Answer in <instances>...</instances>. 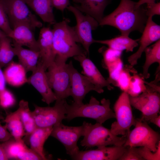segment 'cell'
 I'll return each instance as SVG.
<instances>
[{"mask_svg": "<svg viewBox=\"0 0 160 160\" xmlns=\"http://www.w3.org/2000/svg\"><path fill=\"white\" fill-rule=\"evenodd\" d=\"M66 101L65 99L56 100L53 107L35 105V109L32 113L37 127H50L62 123L66 118Z\"/></svg>", "mask_w": 160, "mask_h": 160, "instance_id": "8fae6325", "label": "cell"}, {"mask_svg": "<svg viewBox=\"0 0 160 160\" xmlns=\"http://www.w3.org/2000/svg\"><path fill=\"white\" fill-rule=\"evenodd\" d=\"M12 41L3 32L0 38V65L1 67L7 66L16 56L14 47L11 44Z\"/></svg>", "mask_w": 160, "mask_h": 160, "instance_id": "f1b7e54d", "label": "cell"}, {"mask_svg": "<svg viewBox=\"0 0 160 160\" xmlns=\"http://www.w3.org/2000/svg\"><path fill=\"white\" fill-rule=\"evenodd\" d=\"M148 19L146 8L131 0H121L112 13L102 18L99 25H110L118 29L121 35L128 36L134 31L142 33Z\"/></svg>", "mask_w": 160, "mask_h": 160, "instance_id": "6da1fadb", "label": "cell"}, {"mask_svg": "<svg viewBox=\"0 0 160 160\" xmlns=\"http://www.w3.org/2000/svg\"><path fill=\"white\" fill-rule=\"evenodd\" d=\"M52 127H37L27 139L30 148L39 155L43 160L47 159L44 146L45 141L50 136Z\"/></svg>", "mask_w": 160, "mask_h": 160, "instance_id": "44dd1931", "label": "cell"}, {"mask_svg": "<svg viewBox=\"0 0 160 160\" xmlns=\"http://www.w3.org/2000/svg\"><path fill=\"white\" fill-rule=\"evenodd\" d=\"M67 66L71 84V95L73 100V103L79 105L83 104V100L86 95L91 91L98 93L103 91L92 84L84 76L79 73L74 67L70 61Z\"/></svg>", "mask_w": 160, "mask_h": 160, "instance_id": "4fadbf2b", "label": "cell"}, {"mask_svg": "<svg viewBox=\"0 0 160 160\" xmlns=\"http://www.w3.org/2000/svg\"><path fill=\"white\" fill-rule=\"evenodd\" d=\"M159 78L156 77L154 80L145 82L146 89L136 97L129 96L131 106L142 112L139 119L148 122L153 118L158 116L160 108Z\"/></svg>", "mask_w": 160, "mask_h": 160, "instance_id": "277c9868", "label": "cell"}, {"mask_svg": "<svg viewBox=\"0 0 160 160\" xmlns=\"http://www.w3.org/2000/svg\"><path fill=\"white\" fill-rule=\"evenodd\" d=\"M42 63L39 60L36 69L28 78L27 83L31 85L40 94L42 100L49 105L56 98L49 84Z\"/></svg>", "mask_w": 160, "mask_h": 160, "instance_id": "5bb4252c", "label": "cell"}, {"mask_svg": "<svg viewBox=\"0 0 160 160\" xmlns=\"http://www.w3.org/2000/svg\"><path fill=\"white\" fill-rule=\"evenodd\" d=\"M134 128L126 135L125 146L145 147L153 152L157 149L160 141V135L148 124L147 122L136 119Z\"/></svg>", "mask_w": 160, "mask_h": 160, "instance_id": "9c48e42d", "label": "cell"}, {"mask_svg": "<svg viewBox=\"0 0 160 160\" xmlns=\"http://www.w3.org/2000/svg\"><path fill=\"white\" fill-rule=\"evenodd\" d=\"M21 119L25 130L24 139H27L29 135L37 127L32 111L29 108L28 101L23 100H20L19 107Z\"/></svg>", "mask_w": 160, "mask_h": 160, "instance_id": "83f0119b", "label": "cell"}, {"mask_svg": "<svg viewBox=\"0 0 160 160\" xmlns=\"http://www.w3.org/2000/svg\"><path fill=\"white\" fill-rule=\"evenodd\" d=\"M13 46L19 63L24 67L27 72L33 71L36 68L40 58L39 51L24 48L14 43Z\"/></svg>", "mask_w": 160, "mask_h": 160, "instance_id": "603a6c76", "label": "cell"}, {"mask_svg": "<svg viewBox=\"0 0 160 160\" xmlns=\"http://www.w3.org/2000/svg\"><path fill=\"white\" fill-rule=\"evenodd\" d=\"M145 81L137 71L131 75L128 88L127 92L129 96L136 97L145 91L146 86Z\"/></svg>", "mask_w": 160, "mask_h": 160, "instance_id": "f546056e", "label": "cell"}, {"mask_svg": "<svg viewBox=\"0 0 160 160\" xmlns=\"http://www.w3.org/2000/svg\"><path fill=\"white\" fill-rule=\"evenodd\" d=\"M10 25L13 28L20 24L27 25L33 30L42 23L29 9L24 0H1Z\"/></svg>", "mask_w": 160, "mask_h": 160, "instance_id": "ba28073f", "label": "cell"}, {"mask_svg": "<svg viewBox=\"0 0 160 160\" xmlns=\"http://www.w3.org/2000/svg\"><path fill=\"white\" fill-rule=\"evenodd\" d=\"M69 20L64 18L61 22L53 25V44L55 57L67 59L87 53L79 43L74 27L69 25Z\"/></svg>", "mask_w": 160, "mask_h": 160, "instance_id": "7a4b0ae2", "label": "cell"}, {"mask_svg": "<svg viewBox=\"0 0 160 160\" xmlns=\"http://www.w3.org/2000/svg\"><path fill=\"white\" fill-rule=\"evenodd\" d=\"M34 30L27 25L18 24L13 28L12 31L8 36L13 43L22 46H25L30 49L39 51Z\"/></svg>", "mask_w": 160, "mask_h": 160, "instance_id": "d6986e66", "label": "cell"}, {"mask_svg": "<svg viewBox=\"0 0 160 160\" xmlns=\"http://www.w3.org/2000/svg\"><path fill=\"white\" fill-rule=\"evenodd\" d=\"M74 6L83 13L89 15L98 22L104 17L106 7L110 3L109 0H73Z\"/></svg>", "mask_w": 160, "mask_h": 160, "instance_id": "ffe728a7", "label": "cell"}, {"mask_svg": "<svg viewBox=\"0 0 160 160\" xmlns=\"http://www.w3.org/2000/svg\"><path fill=\"white\" fill-rule=\"evenodd\" d=\"M156 0H139L137 2V5L139 7L145 4H151L155 2Z\"/></svg>", "mask_w": 160, "mask_h": 160, "instance_id": "ee69618b", "label": "cell"}, {"mask_svg": "<svg viewBox=\"0 0 160 160\" xmlns=\"http://www.w3.org/2000/svg\"><path fill=\"white\" fill-rule=\"evenodd\" d=\"M84 138L81 141L82 146L92 148L106 146L109 145H123L127 140L126 135L119 137L113 134L110 129L98 123L92 124L84 121Z\"/></svg>", "mask_w": 160, "mask_h": 160, "instance_id": "5b68a950", "label": "cell"}, {"mask_svg": "<svg viewBox=\"0 0 160 160\" xmlns=\"http://www.w3.org/2000/svg\"><path fill=\"white\" fill-rule=\"evenodd\" d=\"M126 150L119 160H144L138 153L137 147L127 146Z\"/></svg>", "mask_w": 160, "mask_h": 160, "instance_id": "d590c367", "label": "cell"}, {"mask_svg": "<svg viewBox=\"0 0 160 160\" xmlns=\"http://www.w3.org/2000/svg\"><path fill=\"white\" fill-rule=\"evenodd\" d=\"M126 146L113 145L97 147L94 150L79 151L71 158L75 160H119L126 150Z\"/></svg>", "mask_w": 160, "mask_h": 160, "instance_id": "2e32d148", "label": "cell"}, {"mask_svg": "<svg viewBox=\"0 0 160 160\" xmlns=\"http://www.w3.org/2000/svg\"><path fill=\"white\" fill-rule=\"evenodd\" d=\"M3 118L0 114V142H3L8 140L13 137L10 133L8 131L5 125L1 124V120Z\"/></svg>", "mask_w": 160, "mask_h": 160, "instance_id": "f35d334b", "label": "cell"}, {"mask_svg": "<svg viewBox=\"0 0 160 160\" xmlns=\"http://www.w3.org/2000/svg\"><path fill=\"white\" fill-rule=\"evenodd\" d=\"M16 99L13 93L6 88L0 91V106L4 109H8L15 104Z\"/></svg>", "mask_w": 160, "mask_h": 160, "instance_id": "d6a6232c", "label": "cell"}, {"mask_svg": "<svg viewBox=\"0 0 160 160\" xmlns=\"http://www.w3.org/2000/svg\"><path fill=\"white\" fill-rule=\"evenodd\" d=\"M116 121L111 126L110 130L115 135H126L132 126H135L136 119L133 116L129 95L123 92L113 106Z\"/></svg>", "mask_w": 160, "mask_h": 160, "instance_id": "52a82bcc", "label": "cell"}, {"mask_svg": "<svg viewBox=\"0 0 160 160\" xmlns=\"http://www.w3.org/2000/svg\"><path fill=\"white\" fill-rule=\"evenodd\" d=\"M87 55H79L73 57L78 61L82 67L81 73L92 84L100 90L103 91L105 87L109 90L113 89L111 84L103 76L96 65Z\"/></svg>", "mask_w": 160, "mask_h": 160, "instance_id": "e0dca14e", "label": "cell"}, {"mask_svg": "<svg viewBox=\"0 0 160 160\" xmlns=\"http://www.w3.org/2000/svg\"><path fill=\"white\" fill-rule=\"evenodd\" d=\"M139 39L135 40L129 36L121 35L109 39L95 40V43L106 45L110 48L122 52H132L138 45Z\"/></svg>", "mask_w": 160, "mask_h": 160, "instance_id": "484cf974", "label": "cell"}, {"mask_svg": "<svg viewBox=\"0 0 160 160\" xmlns=\"http://www.w3.org/2000/svg\"><path fill=\"white\" fill-rule=\"evenodd\" d=\"M20 160H43L42 158L36 152L27 147L20 152L16 159Z\"/></svg>", "mask_w": 160, "mask_h": 160, "instance_id": "8d00e7d4", "label": "cell"}, {"mask_svg": "<svg viewBox=\"0 0 160 160\" xmlns=\"http://www.w3.org/2000/svg\"><path fill=\"white\" fill-rule=\"evenodd\" d=\"M109 99L103 98L100 103L92 96L88 103L77 105L73 103L69 105L66 101V110L65 119L70 121L75 118L83 117L95 119L97 123L102 124L108 119L116 118L114 112L110 108Z\"/></svg>", "mask_w": 160, "mask_h": 160, "instance_id": "3957f363", "label": "cell"}, {"mask_svg": "<svg viewBox=\"0 0 160 160\" xmlns=\"http://www.w3.org/2000/svg\"><path fill=\"white\" fill-rule=\"evenodd\" d=\"M152 18L148 17L142 35L139 39L138 49L127 58L128 62L131 65H136L145 49L151 44L160 39V26L153 20Z\"/></svg>", "mask_w": 160, "mask_h": 160, "instance_id": "9a60e30c", "label": "cell"}, {"mask_svg": "<svg viewBox=\"0 0 160 160\" xmlns=\"http://www.w3.org/2000/svg\"><path fill=\"white\" fill-rule=\"evenodd\" d=\"M37 41L40 53L39 60L46 71L49 66L54 62L55 58L52 29L49 27H44L42 28Z\"/></svg>", "mask_w": 160, "mask_h": 160, "instance_id": "ac0fdd59", "label": "cell"}, {"mask_svg": "<svg viewBox=\"0 0 160 160\" xmlns=\"http://www.w3.org/2000/svg\"><path fill=\"white\" fill-rule=\"evenodd\" d=\"M1 67L0 65V91L6 88V83L3 71L1 68Z\"/></svg>", "mask_w": 160, "mask_h": 160, "instance_id": "60d3db41", "label": "cell"}, {"mask_svg": "<svg viewBox=\"0 0 160 160\" xmlns=\"http://www.w3.org/2000/svg\"><path fill=\"white\" fill-rule=\"evenodd\" d=\"M67 59L55 57L46 71L49 85L56 100L65 99L70 96L71 84L66 61Z\"/></svg>", "mask_w": 160, "mask_h": 160, "instance_id": "8992f818", "label": "cell"}, {"mask_svg": "<svg viewBox=\"0 0 160 160\" xmlns=\"http://www.w3.org/2000/svg\"><path fill=\"white\" fill-rule=\"evenodd\" d=\"M146 15L148 17H152L156 15H160V3H154L147 4L146 7Z\"/></svg>", "mask_w": 160, "mask_h": 160, "instance_id": "74e56055", "label": "cell"}, {"mask_svg": "<svg viewBox=\"0 0 160 160\" xmlns=\"http://www.w3.org/2000/svg\"><path fill=\"white\" fill-rule=\"evenodd\" d=\"M0 29L8 36L12 30L1 0H0Z\"/></svg>", "mask_w": 160, "mask_h": 160, "instance_id": "e575fe53", "label": "cell"}, {"mask_svg": "<svg viewBox=\"0 0 160 160\" xmlns=\"http://www.w3.org/2000/svg\"><path fill=\"white\" fill-rule=\"evenodd\" d=\"M29 0H24V1L25 2V3H26L27 1H28Z\"/></svg>", "mask_w": 160, "mask_h": 160, "instance_id": "bcb514c9", "label": "cell"}, {"mask_svg": "<svg viewBox=\"0 0 160 160\" xmlns=\"http://www.w3.org/2000/svg\"><path fill=\"white\" fill-rule=\"evenodd\" d=\"M12 138L1 144L8 159H16L18 154L27 147L25 142L17 141Z\"/></svg>", "mask_w": 160, "mask_h": 160, "instance_id": "4dcf8cb0", "label": "cell"}, {"mask_svg": "<svg viewBox=\"0 0 160 160\" xmlns=\"http://www.w3.org/2000/svg\"><path fill=\"white\" fill-rule=\"evenodd\" d=\"M130 65L124 66L116 81V86L123 92H127L132 74L137 71Z\"/></svg>", "mask_w": 160, "mask_h": 160, "instance_id": "1f68e13d", "label": "cell"}, {"mask_svg": "<svg viewBox=\"0 0 160 160\" xmlns=\"http://www.w3.org/2000/svg\"><path fill=\"white\" fill-rule=\"evenodd\" d=\"M83 125L68 126L62 122L54 125L50 136L56 138L64 146L66 153L72 158L79 151L77 145L79 138L83 136Z\"/></svg>", "mask_w": 160, "mask_h": 160, "instance_id": "7c38bea8", "label": "cell"}, {"mask_svg": "<svg viewBox=\"0 0 160 160\" xmlns=\"http://www.w3.org/2000/svg\"><path fill=\"white\" fill-rule=\"evenodd\" d=\"M3 121L13 137L17 141L24 142L23 138L25 136V132L18 108L9 113Z\"/></svg>", "mask_w": 160, "mask_h": 160, "instance_id": "d4e9b609", "label": "cell"}, {"mask_svg": "<svg viewBox=\"0 0 160 160\" xmlns=\"http://www.w3.org/2000/svg\"><path fill=\"white\" fill-rule=\"evenodd\" d=\"M9 159L5 153L4 150L0 143V160H7Z\"/></svg>", "mask_w": 160, "mask_h": 160, "instance_id": "7bdbcfd3", "label": "cell"}, {"mask_svg": "<svg viewBox=\"0 0 160 160\" xmlns=\"http://www.w3.org/2000/svg\"><path fill=\"white\" fill-rule=\"evenodd\" d=\"M145 54V60L142 66L143 73L140 75L145 79L148 78L150 74L148 69L153 64L157 63L160 65V40L150 46L147 47L144 50Z\"/></svg>", "mask_w": 160, "mask_h": 160, "instance_id": "4316f807", "label": "cell"}, {"mask_svg": "<svg viewBox=\"0 0 160 160\" xmlns=\"http://www.w3.org/2000/svg\"><path fill=\"white\" fill-rule=\"evenodd\" d=\"M67 9L75 17L76 24L74 26L79 42L89 55L91 45L95 43L92 32L99 25L98 21L94 18L84 14L74 6L69 5Z\"/></svg>", "mask_w": 160, "mask_h": 160, "instance_id": "30bf717a", "label": "cell"}, {"mask_svg": "<svg viewBox=\"0 0 160 160\" xmlns=\"http://www.w3.org/2000/svg\"><path fill=\"white\" fill-rule=\"evenodd\" d=\"M3 32L0 29V38L3 33Z\"/></svg>", "mask_w": 160, "mask_h": 160, "instance_id": "f6af8a7d", "label": "cell"}, {"mask_svg": "<svg viewBox=\"0 0 160 160\" xmlns=\"http://www.w3.org/2000/svg\"><path fill=\"white\" fill-rule=\"evenodd\" d=\"M6 82L15 87H20L27 83V72L19 63L12 61L3 71Z\"/></svg>", "mask_w": 160, "mask_h": 160, "instance_id": "7402d4cb", "label": "cell"}, {"mask_svg": "<svg viewBox=\"0 0 160 160\" xmlns=\"http://www.w3.org/2000/svg\"><path fill=\"white\" fill-rule=\"evenodd\" d=\"M53 7L63 12L70 5L69 0H52Z\"/></svg>", "mask_w": 160, "mask_h": 160, "instance_id": "ab89813d", "label": "cell"}, {"mask_svg": "<svg viewBox=\"0 0 160 160\" xmlns=\"http://www.w3.org/2000/svg\"><path fill=\"white\" fill-rule=\"evenodd\" d=\"M137 151L139 155L144 160H160V142L157 145V150L153 152L147 147H140L137 148Z\"/></svg>", "mask_w": 160, "mask_h": 160, "instance_id": "836d02e7", "label": "cell"}, {"mask_svg": "<svg viewBox=\"0 0 160 160\" xmlns=\"http://www.w3.org/2000/svg\"><path fill=\"white\" fill-rule=\"evenodd\" d=\"M148 122L152 123L160 127V116L158 115L151 119Z\"/></svg>", "mask_w": 160, "mask_h": 160, "instance_id": "b9f144b4", "label": "cell"}, {"mask_svg": "<svg viewBox=\"0 0 160 160\" xmlns=\"http://www.w3.org/2000/svg\"><path fill=\"white\" fill-rule=\"evenodd\" d=\"M26 3L44 22L52 25L56 23L52 0H29Z\"/></svg>", "mask_w": 160, "mask_h": 160, "instance_id": "cb8c5ba5", "label": "cell"}]
</instances>
